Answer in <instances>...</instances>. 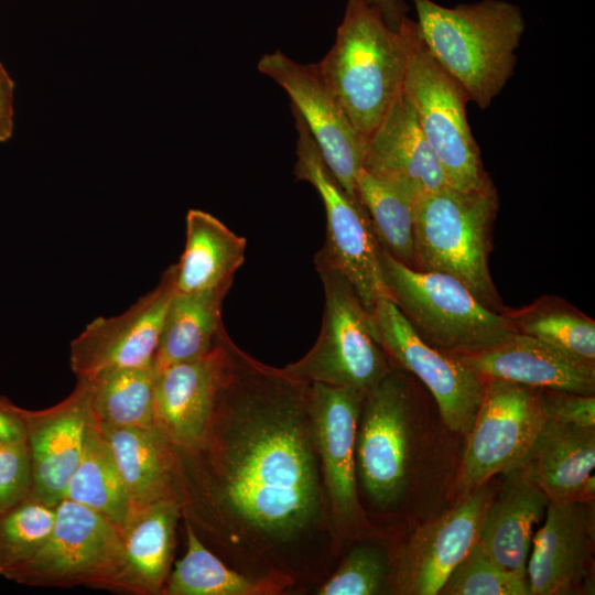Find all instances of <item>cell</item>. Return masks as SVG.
<instances>
[{
    "instance_id": "8",
    "label": "cell",
    "mask_w": 595,
    "mask_h": 595,
    "mask_svg": "<svg viewBox=\"0 0 595 595\" xmlns=\"http://www.w3.org/2000/svg\"><path fill=\"white\" fill-rule=\"evenodd\" d=\"M290 107L298 133L295 177L309 182L325 207L326 238L318 253L346 277L371 313L379 300H392L382 275L381 246L366 209L332 174L304 119Z\"/></svg>"
},
{
    "instance_id": "12",
    "label": "cell",
    "mask_w": 595,
    "mask_h": 595,
    "mask_svg": "<svg viewBox=\"0 0 595 595\" xmlns=\"http://www.w3.org/2000/svg\"><path fill=\"white\" fill-rule=\"evenodd\" d=\"M371 316L378 343L387 356L428 388L451 431L467 435L486 380L457 356L422 340L392 300H379Z\"/></svg>"
},
{
    "instance_id": "13",
    "label": "cell",
    "mask_w": 595,
    "mask_h": 595,
    "mask_svg": "<svg viewBox=\"0 0 595 595\" xmlns=\"http://www.w3.org/2000/svg\"><path fill=\"white\" fill-rule=\"evenodd\" d=\"M257 67L290 97L321 155L346 193L357 199L356 181L363 169L366 140L354 127L324 80L317 64H301L280 50L263 54Z\"/></svg>"
},
{
    "instance_id": "19",
    "label": "cell",
    "mask_w": 595,
    "mask_h": 595,
    "mask_svg": "<svg viewBox=\"0 0 595 595\" xmlns=\"http://www.w3.org/2000/svg\"><path fill=\"white\" fill-rule=\"evenodd\" d=\"M592 519L586 501H549L527 563L530 595L573 593L587 573Z\"/></svg>"
},
{
    "instance_id": "20",
    "label": "cell",
    "mask_w": 595,
    "mask_h": 595,
    "mask_svg": "<svg viewBox=\"0 0 595 595\" xmlns=\"http://www.w3.org/2000/svg\"><path fill=\"white\" fill-rule=\"evenodd\" d=\"M457 357L485 380L580 394L595 392V364L520 333L490 349Z\"/></svg>"
},
{
    "instance_id": "26",
    "label": "cell",
    "mask_w": 595,
    "mask_h": 595,
    "mask_svg": "<svg viewBox=\"0 0 595 595\" xmlns=\"http://www.w3.org/2000/svg\"><path fill=\"white\" fill-rule=\"evenodd\" d=\"M97 428L111 451L132 508L174 497L173 446L155 426Z\"/></svg>"
},
{
    "instance_id": "36",
    "label": "cell",
    "mask_w": 595,
    "mask_h": 595,
    "mask_svg": "<svg viewBox=\"0 0 595 595\" xmlns=\"http://www.w3.org/2000/svg\"><path fill=\"white\" fill-rule=\"evenodd\" d=\"M32 493L26 441L0 444V515Z\"/></svg>"
},
{
    "instance_id": "33",
    "label": "cell",
    "mask_w": 595,
    "mask_h": 595,
    "mask_svg": "<svg viewBox=\"0 0 595 595\" xmlns=\"http://www.w3.org/2000/svg\"><path fill=\"white\" fill-rule=\"evenodd\" d=\"M57 505L32 493L0 515V575L10 578L47 542Z\"/></svg>"
},
{
    "instance_id": "38",
    "label": "cell",
    "mask_w": 595,
    "mask_h": 595,
    "mask_svg": "<svg viewBox=\"0 0 595 595\" xmlns=\"http://www.w3.org/2000/svg\"><path fill=\"white\" fill-rule=\"evenodd\" d=\"M23 410L0 396V444L25 440Z\"/></svg>"
},
{
    "instance_id": "11",
    "label": "cell",
    "mask_w": 595,
    "mask_h": 595,
    "mask_svg": "<svg viewBox=\"0 0 595 595\" xmlns=\"http://www.w3.org/2000/svg\"><path fill=\"white\" fill-rule=\"evenodd\" d=\"M121 530L105 516L64 498L41 551L9 580L29 586L109 589L121 560Z\"/></svg>"
},
{
    "instance_id": "17",
    "label": "cell",
    "mask_w": 595,
    "mask_h": 595,
    "mask_svg": "<svg viewBox=\"0 0 595 595\" xmlns=\"http://www.w3.org/2000/svg\"><path fill=\"white\" fill-rule=\"evenodd\" d=\"M490 498L489 489L483 485L437 519L418 528L398 556V593L439 594L450 573L477 542Z\"/></svg>"
},
{
    "instance_id": "24",
    "label": "cell",
    "mask_w": 595,
    "mask_h": 595,
    "mask_svg": "<svg viewBox=\"0 0 595 595\" xmlns=\"http://www.w3.org/2000/svg\"><path fill=\"white\" fill-rule=\"evenodd\" d=\"M507 476L500 494L485 509L477 541L500 567L527 580L533 528L550 500L519 470Z\"/></svg>"
},
{
    "instance_id": "14",
    "label": "cell",
    "mask_w": 595,
    "mask_h": 595,
    "mask_svg": "<svg viewBox=\"0 0 595 595\" xmlns=\"http://www.w3.org/2000/svg\"><path fill=\"white\" fill-rule=\"evenodd\" d=\"M175 293L174 268L123 313L97 317L71 343L69 365L77 381L154 366L161 332Z\"/></svg>"
},
{
    "instance_id": "34",
    "label": "cell",
    "mask_w": 595,
    "mask_h": 595,
    "mask_svg": "<svg viewBox=\"0 0 595 595\" xmlns=\"http://www.w3.org/2000/svg\"><path fill=\"white\" fill-rule=\"evenodd\" d=\"M439 594L530 595L528 581L500 567L477 541L453 569Z\"/></svg>"
},
{
    "instance_id": "2",
    "label": "cell",
    "mask_w": 595,
    "mask_h": 595,
    "mask_svg": "<svg viewBox=\"0 0 595 595\" xmlns=\"http://www.w3.org/2000/svg\"><path fill=\"white\" fill-rule=\"evenodd\" d=\"M421 36L434 58L485 110L512 77L526 29L520 8L482 0L453 8L412 0Z\"/></svg>"
},
{
    "instance_id": "29",
    "label": "cell",
    "mask_w": 595,
    "mask_h": 595,
    "mask_svg": "<svg viewBox=\"0 0 595 595\" xmlns=\"http://www.w3.org/2000/svg\"><path fill=\"white\" fill-rule=\"evenodd\" d=\"M358 202L366 209L380 246L412 268L415 205L419 197L407 186L360 170Z\"/></svg>"
},
{
    "instance_id": "9",
    "label": "cell",
    "mask_w": 595,
    "mask_h": 595,
    "mask_svg": "<svg viewBox=\"0 0 595 595\" xmlns=\"http://www.w3.org/2000/svg\"><path fill=\"white\" fill-rule=\"evenodd\" d=\"M412 405L408 381L393 367L363 400L355 443L356 474L378 509L394 507L409 485Z\"/></svg>"
},
{
    "instance_id": "30",
    "label": "cell",
    "mask_w": 595,
    "mask_h": 595,
    "mask_svg": "<svg viewBox=\"0 0 595 595\" xmlns=\"http://www.w3.org/2000/svg\"><path fill=\"white\" fill-rule=\"evenodd\" d=\"M65 498L105 516L119 528L131 512L132 504L111 451L93 419Z\"/></svg>"
},
{
    "instance_id": "32",
    "label": "cell",
    "mask_w": 595,
    "mask_h": 595,
    "mask_svg": "<svg viewBox=\"0 0 595 595\" xmlns=\"http://www.w3.org/2000/svg\"><path fill=\"white\" fill-rule=\"evenodd\" d=\"M502 314L517 333L595 364V322L564 299L545 295Z\"/></svg>"
},
{
    "instance_id": "22",
    "label": "cell",
    "mask_w": 595,
    "mask_h": 595,
    "mask_svg": "<svg viewBox=\"0 0 595 595\" xmlns=\"http://www.w3.org/2000/svg\"><path fill=\"white\" fill-rule=\"evenodd\" d=\"M182 518L175 497L133 507L121 530V560L109 591L163 594L171 573L175 532Z\"/></svg>"
},
{
    "instance_id": "23",
    "label": "cell",
    "mask_w": 595,
    "mask_h": 595,
    "mask_svg": "<svg viewBox=\"0 0 595 595\" xmlns=\"http://www.w3.org/2000/svg\"><path fill=\"white\" fill-rule=\"evenodd\" d=\"M595 428L545 420L519 472L550 501L594 496Z\"/></svg>"
},
{
    "instance_id": "16",
    "label": "cell",
    "mask_w": 595,
    "mask_h": 595,
    "mask_svg": "<svg viewBox=\"0 0 595 595\" xmlns=\"http://www.w3.org/2000/svg\"><path fill=\"white\" fill-rule=\"evenodd\" d=\"M230 342L224 327L203 356L155 371L154 425L173 447L203 439L228 375Z\"/></svg>"
},
{
    "instance_id": "31",
    "label": "cell",
    "mask_w": 595,
    "mask_h": 595,
    "mask_svg": "<svg viewBox=\"0 0 595 595\" xmlns=\"http://www.w3.org/2000/svg\"><path fill=\"white\" fill-rule=\"evenodd\" d=\"M156 372L122 369L82 381L88 388L91 419L99 426L153 428Z\"/></svg>"
},
{
    "instance_id": "3",
    "label": "cell",
    "mask_w": 595,
    "mask_h": 595,
    "mask_svg": "<svg viewBox=\"0 0 595 595\" xmlns=\"http://www.w3.org/2000/svg\"><path fill=\"white\" fill-rule=\"evenodd\" d=\"M407 64L404 21L399 31L391 30L380 12L364 0L347 1L335 42L317 63L327 86L365 140L402 91Z\"/></svg>"
},
{
    "instance_id": "21",
    "label": "cell",
    "mask_w": 595,
    "mask_h": 595,
    "mask_svg": "<svg viewBox=\"0 0 595 595\" xmlns=\"http://www.w3.org/2000/svg\"><path fill=\"white\" fill-rule=\"evenodd\" d=\"M363 169L407 186L419 198L448 186L403 91L366 140Z\"/></svg>"
},
{
    "instance_id": "10",
    "label": "cell",
    "mask_w": 595,
    "mask_h": 595,
    "mask_svg": "<svg viewBox=\"0 0 595 595\" xmlns=\"http://www.w3.org/2000/svg\"><path fill=\"white\" fill-rule=\"evenodd\" d=\"M545 422L540 390L487 379L467 436L457 488L463 497L497 474L519 470Z\"/></svg>"
},
{
    "instance_id": "5",
    "label": "cell",
    "mask_w": 595,
    "mask_h": 595,
    "mask_svg": "<svg viewBox=\"0 0 595 595\" xmlns=\"http://www.w3.org/2000/svg\"><path fill=\"white\" fill-rule=\"evenodd\" d=\"M380 263L392 301L430 346L455 356L470 355L517 333L504 314L486 307L454 277L413 269L382 247Z\"/></svg>"
},
{
    "instance_id": "6",
    "label": "cell",
    "mask_w": 595,
    "mask_h": 595,
    "mask_svg": "<svg viewBox=\"0 0 595 595\" xmlns=\"http://www.w3.org/2000/svg\"><path fill=\"white\" fill-rule=\"evenodd\" d=\"M315 268L324 289V312L314 346L281 368L296 379L367 392L392 368L378 343L374 320L346 277L318 252Z\"/></svg>"
},
{
    "instance_id": "25",
    "label": "cell",
    "mask_w": 595,
    "mask_h": 595,
    "mask_svg": "<svg viewBox=\"0 0 595 595\" xmlns=\"http://www.w3.org/2000/svg\"><path fill=\"white\" fill-rule=\"evenodd\" d=\"M247 241L209 213L190 209L185 248L174 268L175 291H229L245 262Z\"/></svg>"
},
{
    "instance_id": "40",
    "label": "cell",
    "mask_w": 595,
    "mask_h": 595,
    "mask_svg": "<svg viewBox=\"0 0 595 595\" xmlns=\"http://www.w3.org/2000/svg\"><path fill=\"white\" fill-rule=\"evenodd\" d=\"M367 4L376 8L386 24L393 31H399L407 13L408 4L403 0H364Z\"/></svg>"
},
{
    "instance_id": "28",
    "label": "cell",
    "mask_w": 595,
    "mask_h": 595,
    "mask_svg": "<svg viewBox=\"0 0 595 595\" xmlns=\"http://www.w3.org/2000/svg\"><path fill=\"white\" fill-rule=\"evenodd\" d=\"M227 293L175 291L154 357L155 371L201 357L214 347L224 328L221 304Z\"/></svg>"
},
{
    "instance_id": "39",
    "label": "cell",
    "mask_w": 595,
    "mask_h": 595,
    "mask_svg": "<svg viewBox=\"0 0 595 595\" xmlns=\"http://www.w3.org/2000/svg\"><path fill=\"white\" fill-rule=\"evenodd\" d=\"M14 82L0 63V142L8 141L14 128Z\"/></svg>"
},
{
    "instance_id": "1",
    "label": "cell",
    "mask_w": 595,
    "mask_h": 595,
    "mask_svg": "<svg viewBox=\"0 0 595 595\" xmlns=\"http://www.w3.org/2000/svg\"><path fill=\"white\" fill-rule=\"evenodd\" d=\"M183 520L227 565L249 576L313 584L339 541L314 440L310 382L230 342V366L203 439L173 447Z\"/></svg>"
},
{
    "instance_id": "35",
    "label": "cell",
    "mask_w": 595,
    "mask_h": 595,
    "mask_svg": "<svg viewBox=\"0 0 595 595\" xmlns=\"http://www.w3.org/2000/svg\"><path fill=\"white\" fill-rule=\"evenodd\" d=\"M388 576V559L381 549L357 544L338 567L317 587V595H375L382 593Z\"/></svg>"
},
{
    "instance_id": "27",
    "label": "cell",
    "mask_w": 595,
    "mask_h": 595,
    "mask_svg": "<svg viewBox=\"0 0 595 595\" xmlns=\"http://www.w3.org/2000/svg\"><path fill=\"white\" fill-rule=\"evenodd\" d=\"M186 551L171 571L164 595H275L295 582L286 576H249L227 565L184 520Z\"/></svg>"
},
{
    "instance_id": "18",
    "label": "cell",
    "mask_w": 595,
    "mask_h": 595,
    "mask_svg": "<svg viewBox=\"0 0 595 595\" xmlns=\"http://www.w3.org/2000/svg\"><path fill=\"white\" fill-rule=\"evenodd\" d=\"M32 470V494L58 505L76 470L91 422L88 388L77 381L73 392L43 410H23Z\"/></svg>"
},
{
    "instance_id": "37",
    "label": "cell",
    "mask_w": 595,
    "mask_h": 595,
    "mask_svg": "<svg viewBox=\"0 0 595 595\" xmlns=\"http://www.w3.org/2000/svg\"><path fill=\"white\" fill-rule=\"evenodd\" d=\"M545 420L595 428V397L539 389Z\"/></svg>"
},
{
    "instance_id": "7",
    "label": "cell",
    "mask_w": 595,
    "mask_h": 595,
    "mask_svg": "<svg viewBox=\"0 0 595 595\" xmlns=\"http://www.w3.org/2000/svg\"><path fill=\"white\" fill-rule=\"evenodd\" d=\"M408 64L402 91L409 99L420 129L436 154L448 185L479 188L491 178L484 169L472 133L464 88L434 58L415 21L407 18Z\"/></svg>"
},
{
    "instance_id": "15",
    "label": "cell",
    "mask_w": 595,
    "mask_h": 595,
    "mask_svg": "<svg viewBox=\"0 0 595 595\" xmlns=\"http://www.w3.org/2000/svg\"><path fill=\"white\" fill-rule=\"evenodd\" d=\"M365 394L351 387L310 382L314 440L339 544L361 523L355 443Z\"/></svg>"
},
{
    "instance_id": "4",
    "label": "cell",
    "mask_w": 595,
    "mask_h": 595,
    "mask_svg": "<svg viewBox=\"0 0 595 595\" xmlns=\"http://www.w3.org/2000/svg\"><path fill=\"white\" fill-rule=\"evenodd\" d=\"M498 209L493 180L479 188L448 185L421 196L415 205L412 268L454 277L486 307L502 314L507 306L488 267Z\"/></svg>"
}]
</instances>
